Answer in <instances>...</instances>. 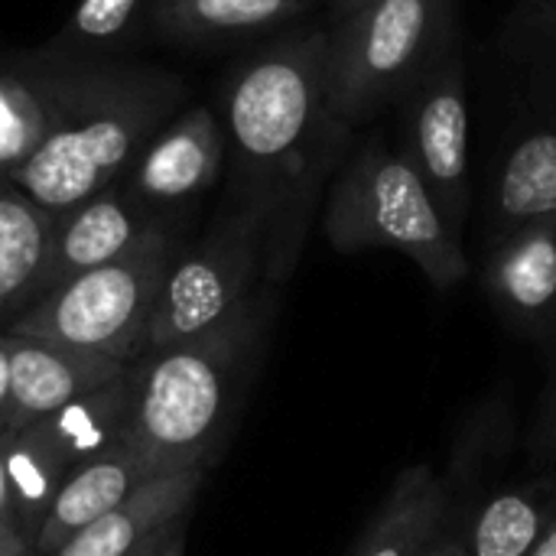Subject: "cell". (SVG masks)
Returning <instances> with one entry per match:
<instances>
[{
	"instance_id": "7a4b0ae2",
	"label": "cell",
	"mask_w": 556,
	"mask_h": 556,
	"mask_svg": "<svg viewBox=\"0 0 556 556\" xmlns=\"http://www.w3.org/2000/svg\"><path fill=\"white\" fill-rule=\"evenodd\" d=\"M280 287L261 283L231 316L176 345L147 352L130 371L124 443L156 472H208L225 453L267 355Z\"/></svg>"
},
{
	"instance_id": "2e32d148",
	"label": "cell",
	"mask_w": 556,
	"mask_h": 556,
	"mask_svg": "<svg viewBox=\"0 0 556 556\" xmlns=\"http://www.w3.org/2000/svg\"><path fill=\"white\" fill-rule=\"evenodd\" d=\"M150 479H163V476H156L124 440L85 459L55 492L52 508L33 541V554H55L72 534L98 521L104 511L121 505L130 492H137Z\"/></svg>"
},
{
	"instance_id": "e0dca14e",
	"label": "cell",
	"mask_w": 556,
	"mask_h": 556,
	"mask_svg": "<svg viewBox=\"0 0 556 556\" xmlns=\"http://www.w3.org/2000/svg\"><path fill=\"white\" fill-rule=\"evenodd\" d=\"M450 521L453 502L446 482L427 463L407 466L349 556H420Z\"/></svg>"
},
{
	"instance_id": "603a6c76",
	"label": "cell",
	"mask_w": 556,
	"mask_h": 556,
	"mask_svg": "<svg viewBox=\"0 0 556 556\" xmlns=\"http://www.w3.org/2000/svg\"><path fill=\"white\" fill-rule=\"evenodd\" d=\"M531 456L538 463H554L556 459V371L544 391V404L531 433Z\"/></svg>"
},
{
	"instance_id": "6da1fadb",
	"label": "cell",
	"mask_w": 556,
	"mask_h": 556,
	"mask_svg": "<svg viewBox=\"0 0 556 556\" xmlns=\"http://www.w3.org/2000/svg\"><path fill=\"white\" fill-rule=\"evenodd\" d=\"M329 26H293L241 59L222 91L228 189L264 212V283L283 287L352 134L326 101Z\"/></svg>"
},
{
	"instance_id": "8fae6325",
	"label": "cell",
	"mask_w": 556,
	"mask_h": 556,
	"mask_svg": "<svg viewBox=\"0 0 556 556\" xmlns=\"http://www.w3.org/2000/svg\"><path fill=\"white\" fill-rule=\"evenodd\" d=\"M228 134L208 104H186L121 176L127 192L156 215H182L222 176Z\"/></svg>"
},
{
	"instance_id": "ac0fdd59",
	"label": "cell",
	"mask_w": 556,
	"mask_h": 556,
	"mask_svg": "<svg viewBox=\"0 0 556 556\" xmlns=\"http://www.w3.org/2000/svg\"><path fill=\"white\" fill-rule=\"evenodd\" d=\"M208 472H176L143 482L121 505L104 511L98 521L72 534L55 554L49 556H124L130 554L147 534L179 518H189Z\"/></svg>"
},
{
	"instance_id": "7402d4cb",
	"label": "cell",
	"mask_w": 556,
	"mask_h": 556,
	"mask_svg": "<svg viewBox=\"0 0 556 556\" xmlns=\"http://www.w3.org/2000/svg\"><path fill=\"white\" fill-rule=\"evenodd\" d=\"M554 511L547 489H508L492 495L469 521V556H531Z\"/></svg>"
},
{
	"instance_id": "4fadbf2b",
	"label": "cell",
	"mask_w": 556,
	"mask_h": 556,
	"mask_svg": "<svg viewBox=\"0 0 556 556\" xmlns=\"http://www.w3.org/2000/svg\"><path fill=\"white\" fill-rule=\"evenodd\" d=\"M482 277L492 306L511 329L525 336L551 332L556 326V218L489 241Z\"/></svg>"
},
{
	"instance_id": "4dcf8cb0",
	"label": "cell",
	"mask_w": 556,
	"mask_h": 556,
	"mask_svg": "<svg viewBox=\"0 0 556 556\" xmlns=\"http://www.w3.org/2000/svg\"><path fill=\"white\" fill-rule=\"evenodd\" d=\"M166 556H186V534H179V538L173 541V547L166 551Z\"/></svg>"
},
{
	"instance_id": "3957f363",
	"label": "cell",
	"mask_w": 556,
	"mask_h": 556,
	"mask_svg": "<svg viewBox=\"0 0 556 556\" xmlns=\"http://www.w3.org/2000/svg\"><path fill=\"white\" fill-rule=\"evenodd\" d=\"M186 101L182 75L134 59L108 62L7 179L55 218L117 182Z\"/></svg>"
},
{
	"instance_id": "5bb4252c",
	"label": "cell",
	"mask_w": 556,
	"mask_h": 556,
	"mask_svg": "<svg viewBox=\"0 0 556 556\" xmlns=\"http://www.w3.org/2000/svg\"><path fill=\"white\" fill-rule=\"evenodd\" d=\"M10 349V424L7 430L26 427L85 394H94L98 388L117 381L127 365L68 349L59 342L33 339V336H13L7 332Z\"/></svg>"
},
{
	"instance_id": "d4e9b609",
	"label": "cell",
	"mask_w": 556,
	"mask_h": 556,
	"mask_svg": "<svg viewBox=\"0 0 556 556\" xmlns=\"http://www.w3.org/2000/svg\"><path fill=\"white\" fill-rule=\"evenodd\" d=\"M420 556H469L466 547V531L463 528H453V521L430 541V547Z\"/></svg>"
},
{
	"instance_id": "4316f807",
	"label": "cell",
	"mask_w": 556,
	"mask_h": 556,
	"mask_svg": "<svg viewBox=\"0 0 556 556\" xmlns=\"http://www.w3.org/2000/svg\"><path fill=\"white\" fill-rule=\"evenodd\" d=\"M0 556H36L33 544L26 541V534L16 525L0 521Z\"/></svg>"
},
{
	"instance_id": "52a82bcc",
	"label": "cell",
	"mask_w": 556,
	"mask_h": 556,
	"mask_svg": "<svg viewBox=\"0 0 556 556\" xmlns=\"http://www.w3.org/2000/svg\"><path fill=\"white\" fill-rule=\"evenodd\" d=\"M264 212L225 189L208 228L195 241H186L169 264L147 352L212 329L264 283Z\"/></svg>"
},
{
	"instance_id": "ba28073f",
	"label": "cell",
	"mask_w": 556,
	"mask_h": 556,
	"mask_svg": "<svg viewBox=\"0 0 556 556\" xmlns=\"http://www.w3.org/2000/svg\"><path fill=\"white\" fill-rule=\"evenodd\" d=\"M130 417V371L26 427L3 430L0 450L10 476L16 521L33 544L62 482L91 456L124 440Z\"/></svg>"
},
{
	"instance_id": "277c9868",
	"label": "cell",
	"mask_w": 556,
	"mask_h": 556,
	"mask_svg": "<svg viewBox=\"0 0 556 556\" xmlns=\"http://www.w3.org/2000/svg\"><path fill=\"white\" fill-rule=\"evenodd\" d=\"M323 235L339 254L397 251L437 290L469 277L463 238L446 225L437 199L384 127H371L332 176Z\"/></svg>"
},
{
	"instance_id": "484cf974",
	"label": "cell",
	"mask_w": 556,
	"mask_h": 556,
	"mask_svg": "<svg viewBox=\"0 0 556 556\" xmlns=\"http://www.w3.org/2000/svg\"><path fill=\"white\" fill-rule=\"evenodd\" d=\"M10 424V349L7 332H0V433Z\"/></svg>"
},
{
	"instance_id": "9a60e30c",
	"label": "cell",
	"mask_w": 556,
	"mask_h": 556,
	"mask_svg": "<svg viewBox=\"0 0 556 556\" xmlns=\"http://www.w3.org/2000/svg\"><path fill=\"white\" fill-rule=\"evenodd\" d=\"M316 0H153L150 39L228 49L293 29Z\"/></svg>"
},
{
	"instance_id": "44dd1931",
	"label": "cell",
	"mask_w": 556,
	"mask_h": 556,
	"mask_svg": "<svg viewBox=\"0 0 556 556\" xmlns=\"http://www.w3.org/2000/svg\"><path fill=\"white\" fill-rule=\"evenodd\" d=\"M153 0H75L52 46L88 62H121L150 36Z\"/></svg>"
},
{
	"instance_id": "7c38bea8",
	"label": "cell",
	"mask_w": 556,
	"mask_h": 556,
	"mask_svg": "<svg viewBox=\"0 0 556 556\" xmlns=\"http://www.w3.org/2000/svg\"><path fill=\"white\" fill-rule=\"evenodd\" d=\"M160 218L169 215H156L140 205L121 179L85 199L81 205L55 215L36 300L78 274L111 264L114 257L130 251Z\"/></svg>"
},
{
	"instance_id": "d6986e66",
	"label": "cell",
	"mask_w": 556,
	"mask_h": 556,
	"mask_svg": "<svg viewBox=\"0 0 556 556\" xmlns=\"http://www.w3.org/2000/svg\"><path fill=\"white\" fill-rule=\"evenodd\" d=\"M556 218V124H534L511 140L492 179L489 241Z\"/></svg>"
},
{
	"instance_id": "ffe728a7",
	"label": "cell",
	"mask_w": 556,
	"mask_h": 556,
	"mask_svg": "<svg viewBox=\"0 0 556 556\" xmlns=\"http://www.w3.org/2000/svg\"><path fill=\"white\" fill-rule=\"evenodd\" d=\"M52 222L10 179H0V319L20 316L36 300Z\"/></svg>"
},
{
	"instance_id": "f1b7e54d",
	"label": "cell",
	"mask_w": 556,
	"mask_h": 556,
	"mask_svg": "<svg viewBox=\"0 0 556 556\" xmlns=\"http://www.w3.org/2000/svg\"><path fill=\"white\" fill-rule=\"evenodd\" d=\"M531 556H556V511L554 518H551V525H547V531L541 534L538 547L531 551Z\"/></svg>"
},
{
	"instance_id": "9c48e42d",
	"label": "cell",
	"mask_w": 556,
	"mask_h": 556,
	"mask_svg": "<svg viewBox=\"0 0 556 556\" xmlns=\"http://www.w3.org/2000/svg\"><path fill=\"white\" fill-rule=\"evenodd\" d=\"M394 147L410 160L446 225L463 238L472 208L469 91L459 46H453L397 104Z\"/></svg>"
},
{
	"instance_id": "1f68e13d",
	"label": "cell",
	"mask_w": 556,
	"mask_h": 556,
	"mask_svg": "<svg viewBox=\"0 0 556 556\" xmlns=\"http://www.w3.org/2000/svg\"><path fill=\"white\" fill-rule=\"evenodd\" d=\"M534 3H547V7H556V0H534Z\"/></svg>"
},
{
	"instance_id": "8992f818",
	"label": "cell",
	"mask_w": 556,
	"mask_h": 556,
	"mask_svg": "<svg viewBox=\"0 0 556 556\" xmlns=\"http://www.w3.org/2000/svg\"><path fill=\"white\" fill-rule=\"evenodd\" d=\"M459 0H362L329 26L326 101L358 130L394 108L453 46Z\"/></svg>"
},
{
	"instance_id": "30bf717a",
	"label": "cell",
	"mask_w": 556,
	"mask_h": 556,
	"mask_svg": "<svg viewBox=\"0 0 556 556\" xmlns=\"http://www.w3.org/2000/svg\"><path fill=\"white\" fill-rule=\"evenodd\" d=\"M101 65L52 42L0 59V179L39 150Z\"/></svg>"
},
{
	"instance_id": "cb8c5ba5",
	"label": "cell",
	"mask_w": 556,
	"mask_h": 556,
	"mask_svg": "<svg viewBox=\"0 0 556 556\" xmlns=\"http://www.w3.org/2000/svg\"><path fill=\"white\" fill-rule=\"evenodd\" d=\"M186 521H189V518H179V521H173V525L156 528L153 534H147L130 554L124 556H166V551L173 547V541H176L179 534H186Z\"/></svg>"
},
{
	"instance_id": "83f0119b",
	"label": "cell",
	"mask_w": 556,
	"mask_h": 556,
	"mask_svg": "<svg viewBox=\"0 0 556 556\" xmlns=\"http://www.w3.org/2000/svg\"><path fill=\"white\" fill-rule=\"evenodd\" d=\"M0 521L16 525V505H13V492H10V476H7V463H3V450H0Z\"/></svg>"
},
{
	"instance_id": "f546056e",
	"label": "cell",
	"mask_w": 556,
	"mask_h": 556,
	"mask_svg": "<svg viewBox=\"0 0 556 556\" xmlns=\"http://www.w3.org/2000/svg\"><path fill=\"white\" fill-rule=\"evenodd\" d=\"M362 0H332V13L336 16H342V13H349L352 7H358Z\"/></svg>"
},
{
	"instance_id": "5b68a950",
	"label": "cell",
	"mask_w": 556,
	"mask_h": 556,
	"mask_svg": "<svg viewBox=\"0 0 556 556\" xmlns=\"http://www.w3.org/2000/svg\"><path fill=\"white\" fill-rule=\"evenodd\" d=\"M182 215L160 218L130 251L33 300L10 319L7 332L94 352L121 365L147 355L150 323L179 248Z\"/></svg>"
}]
</instances>
